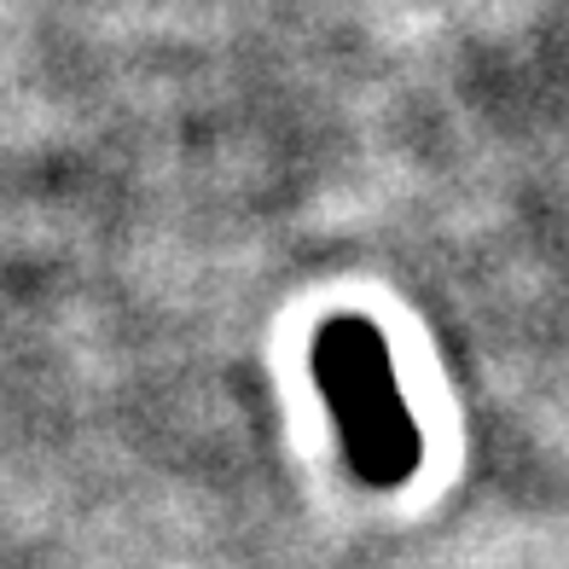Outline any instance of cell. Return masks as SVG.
I'll list each match as a JSON object with an SVG mask.
<instances>
[{
	"instance_id": "6da1fadb",
	"label": "cell",
	"mask_w": 569,
	"mask_h": 569,
	"mask_svg": "<svg viewBox=\"0 0 569 569\" xmlns=\"http://www.w3.org/2000/svg\"><path fill=\"white\" fill-rule=\"evenodd\" d=\"M315 378L355 471L378 488L407 482L419 465V425H412V407L396 383L378 326L331 320L315 338Z\"/></svg>"
}]
</instances>
